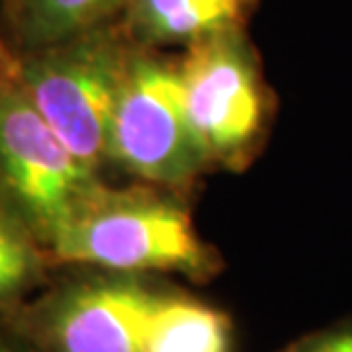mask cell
I'll return each mask as SVG.
<instances>
[{
  "label": "cell",
  "instance_id": "obj_1",
  "mask_svg": "<svg viewBox=\"0 0 352 352\" xmlns=\"http://www.w3.org/2000/svg\"><path fill=\"white\" fill-rule=\"evenodd\" d=\"M58 267L119 274L183 272L204 279L215 265L192 217L170 190L103 183L51 245Z\"/></svg>",
  "mask_w": 352,
  "mask_h": 352
},
{
  "label": "cell",
  "instance_id": "obj_2",
  "mask_svg": "<svg viewBox=\"0 0 352 352\" xmlns=\"http://www.w3.org/2000/svg\"><path fill=\"white\" fill-rule=\"evenodd\" d=\"M135 48L119 23L62 44L14 53L19 80L34 108L96 176L108 167L110 119Z\"/></svg>",
  "mask_w": 352,
  "mask_h": 352
},
{
  "label": "cell",
  "instance_id": "obj_3",
  "mask_svg": "<svg viewBox=\"0 0 352 352\" xmlns=\"http://www.w3.org/2000/svg\"><path fill=\"white\" fill-rule=\"evenodd\" d=\"M103 183L34 108L0 25V197L51 250Z\"/></svg>",
  "mask_w": 352,
  "mask_h": 352
},
{
  "label": "cell",
  "instance_id": "obj_4",
  "mask_svg": "<svg viewBox=\"0 0 352 352\" xmlns=\"http://www.w3.org/2000/svg\"><path fill=\"white\" fill-rule=\"evenodd\" d=\"M108 165L163 190L188 188L208 165L186 112L179 62L135 48L110 119Z\"/></svg>",
  "mask_w": 352,
  "mask_h": 352
},
{
  "label": "cell",
  "instance_id": "obj_5",
  "mask_svg": "<svg viewBox=\"0 0 352 352\" xmlns=\"http://www.w3.org/2000/svg\"><path fill=\"white\" fill-rule=\"evenodd\" d=\"M151 298L138 274L89 270L51 279L5 320L34 352H142Z\"/></svg>",
  "mask_w": 352,
  "mask_h": 352
},
{
  "label": "cell",
  "instance_id": "obj_6",
  "mask_svg": "<svg viewBox=\"0 0 352 352\" xmlns=\"http://www.w3.org/2000/svg\"><path fill=\"white\" fill-rule=\"evenodd\" d=\"M186 112L208 163H236L263 124L254 65L236 32L190 46L179 62Z\"/></svg>",
  "mask_w": 352,
  "mask_h": 352
},
{
  "label": "cell",
  "instance_id": "obj_7",
  "mask_svg": "<svg viewBox=\"0 0 352 352\" xmlns=\"http://www.w3.org/2000/svg\"><path fill=\"white\" fill-rule=\"evenodd\" d=\"M250 0H133L122 19L124 32L140 48L195 46L236 32Z\"/></svg>",
  "mask_w": 352,
  "mask_h": 352
},
{
  "label": "cell",
  "instance_id": "obj_8",
  "mask_svg": "<svg viewBox=\"0 0 352 352\" xmlns=\"http://www.w3.org/2000/svg\"><path fill=\"white\" fill-rule=\"evenodd\" d=\"M133 0H16L0 21L14 53L34 51L115 25Z\"/></svg>",
  "mask_w": 352,
  "mask_h": 352
},
{
  "label": "cell",
  "instance_id": "obj_9",
  "mask_svg": "<svg viewBox=\"0 0 352 352\" xmlns=\"http://www.w3.org/2000/svg\"><path fill=\"white\" fill-rule=\"evenodd\" d=\"M227 314L188 295L153 291L146 311L142 352H229Z\"/></svg>",
  "mask_w": 352,
  "mask_h": 352
},
{
  "label": "cell",
  "instance_id": "obj_10",
  "mask_svg": "<svg viewBox=\"0 0 352 352\" xmlns=\"http://www.w3.org/2000/svg\"><path fill=\"white\" fill-rule=\"evenodd\" d=\"M55 270L46 245L0 197V318L34 298Z\"/></svg>",
  "mask_w": 352,
  "mask_h": 352
},
{
  "label": "cell",
  "instance_id": "obj_11",
  "mask_svg": "<svg viewBox=\"0 0 352 352\" xmlns=\"http://www.w3.org/2000/svg\"><path fill=\"white\" fill-rule=\"evenodd\" d=\"M295 352H352V329L320 336Z\"/></svg>",
  "mask_w": 352,
  "mask_h": 352
},
{
  "label": "cell",
  "instance_id": "obj_12",
  "mask_svg": "<svg viewBox=\"0 0 352 352\" xmlns=\"http://www.w3.org/2000/svg\"><path fill=\"white\" fill-rule=\"evenodd\" d=\"M0 352H34V350L10 322L0 318Z\"/></svg>",
  "mask_w": 352,
  "mask_h": 352
},
{
  "label": "cell",
  "instance_id": "obj_13",
  "mask_svg": "<svg viewBox=\"0 0 352 352\" xmlns=\"http://www.w3.org/2000/svg\"><path fill=\"white\" fill-rule=\"evenodd\" d=\"M14 5H16V0H0V21L10 16V12L14 10Z\"/></svg>",
  "mask_w": 352,
  "mask_h": 352
}]
</instances>
